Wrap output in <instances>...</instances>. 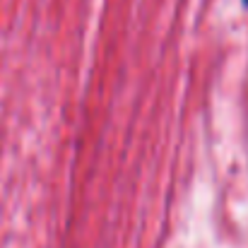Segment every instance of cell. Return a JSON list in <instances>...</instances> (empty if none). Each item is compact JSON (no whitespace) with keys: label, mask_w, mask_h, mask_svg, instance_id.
<instances>
[{"label":"cell","mask_w":248,"mask_h":248,"mask_svg":"<svg viewBox=\"0 0 248 248\" xmlns=\"http://www.w3.org/2000/svg\"><path fill=\"white\" fill-rule=\"evenodd\" d=\"M246 5H248V0H246Z\"/></svg>","instance_id":"obj_1"}]
</instances>
